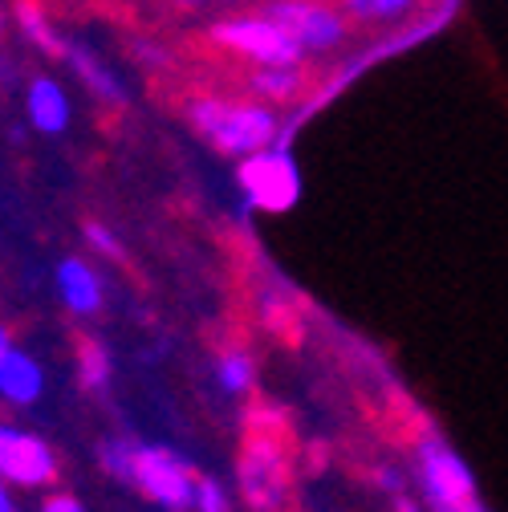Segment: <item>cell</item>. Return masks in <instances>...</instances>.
Here are the masks:
<instances>
[{
  "mask_svg": "<svg viewBox=\"0 0 508 512\" xmlns=\"http://www.w3.org/2000/svg\"><path fill=\"white\" fill-rule=\"evenodd\" d=\"M183 118L192 122V131L216 147L220 155L232 159H248L261 155L277 143L281 122L277 110L257 102V98H216V94H200L183 102Z\"/></svg>",
  "mask_w": 508,
  "mask_h": 512,
  "instance_id": "obj_1",
  "label": "cell"
},
{
  "mask_svg": "<svg viewBox=\"0 0 508 512\" xmlns=\"http://www.w3.org/2000/svg\"><path fill=\"white\" fill-rule=\"evenodd\" d=\"M208 41L224 49L228 57H240L248 66H301L305 53L293 45V37L265 13H224L208 25Z\"/></svg>",
  "mask_w": 508,
  "mask_h": 512,
  "instance_id": "obj_2",
  "label": "cell"
},
{
  "mask_svg": "<svg viewBox=\"0 0 508 512\" xmlns=\"http://www.w3.org/2000/svg\"><path fill=\"white\" fill-rule=\"evenodd\" d=\"M261 9L293 37V45L305 57L334 53L354 33V21L338 5H330V0H269V5H261Z\"/></svg>",
  "mask_w": 508,
  "mask_h": 512,
  "instance_id": "obj_3",
  "label": "cell"
},
{
  "mask_svg": "<svg viewBox=\"0 0 508 512\" xmlns=\"http://www.w3.org/2000/svg\"><path fill=\"white\" fill-rule=\"evenodd\" d=\"M240 496L252 512H281L289 496V464L273 435H252L240 452Z\"/></svg>",
  "mask_w": 508,
  "mask_h": 512,
  "instance_id": "obj_4",
  "label": "cell"
},
{
  "mask_svg": "<svg viewBox=\"0 0 508 512\" xmlns=\"http://www.w3.org/2000/svg\"><path fill=\"white\" fill-rule=\"evenodd\" d=\"M419 480H423V492L435 512H460L476 500L472 468L439 435L419 439Z\"/></svg>",
  "mask_w": 508,
  "mask_h": 512,
  "instance_id": "obj_5",
  "label": "cell"
},
{
  "mask_svg": "<svg viewBox=\"0 0 508 512\" xmlns=\"http://www.w3.org/2000/svg\"><path fill=\"white\" fill-rule=\"evenodd\" d=\"M196 472L167 447H135V484L163 508L187 512L196 508Z\"/></svg>",
  "mask_w": 508,
  "mask_h": 512,
  "instance_id": "obj_6",
  "label": "cell"
},
{
  "mask_svg": "<svg viewBox=\"0 0 508 512\" xmlns=\"http://www.w3.org/2000/svg\"><path fill=\"white\" fill-rule=\"evenodd\" d=\"M240 187L261 212H285L297 204V191H301L297 163L289 159V151H277V147L248 155L240 159Z\"/></svg>",
  "mask_w": 508,
  "mask_h": 512,
  "instance_id": "obj_7",
  "label": "cell"
},
{
  "mask_svg": "<svg viewBox=\"0 0 508 512\" xmlns=\"http://www.w3.org/2000/svg\"><path fill=\"white\" fill-rule=\"evenodd\" d=\"M0 480H13L17 488H45L57 480V456L41 435L0 423Z\"/></svg>",
  "mask_w": 508,
  "mask_h": 512,
  "instance_id": "obj_8",
  "label": "cell"
},
{
  "mask_svg": "<svg viewBox=\"0 0 508 512\" xmlns=\"http://www.w3.org/2000/svg\"><path fill=\"white\" fill-rule=\"evenodd\" d=\"M53 281H57L61 305H66L74 317H94V313H102L106 293H102V277L94 273L90 261H82V256H66V261L57 265Z\"/></svg>",
  "mask_w": 508,
  "mask_h": 512,
  "instance_id": "obj_9",
  "label": "cell"
},
{
  "mask_svg": "<svg viewBox=\"0 0 508 512\" xmlns=\"http://www.w3.org/2000/svg\"><path fill=\"white\" fill-rule=\"evenodd\" d=\"M25 114L37 135H66L74 122V102L66 86L53 78H33L25 90Z\"/></svg>",
  "mask_w": 508,
  "mask_h": 512,
  "instance_id": "obj_10",
  "label": "cell"
},
{
  "mask_svg": "<svg viewBox=\"0 0 508 512\" xmlns=\"http://www.w3.org/2000/svg\"><path fill=\"white\" fill-rule=\"evenodd\" d=\"M41 395H45V370L37 366V358H29L17 346L0 354V399L9 407H33Z\"/></svg>",
  "mask_w": 508,
  "mask_h": 512,
  "instance_id": "obj_11",
  "label": "cell"
},
{
  "mask_svg": "<svg viewBox=\"0 0 508 512\" xmlns=\"http://www.w3.org/2000/svg\"><path fill=\"white\" fill-rule=\"evenodd\" d=\"M244 90L265 106H289L309 90V78L301 66H252L244 74Z\"/></svg>",
  "mask_w": 508,
  "mask_h": 512,
  "instance_id": "obj_12",
  "label": "cell"
},
{
  "mask_svg": "<svg viewBox=\"0 0 508 512\" xmlns=\"http://www.w3.org/2000/svg\"><path fill=\"white\" fill-rule=\"evenodd\" d=\"M61 61H70V70L82 78V86L98 98V102H110V106H122L126 102V86H122V78L110 70V66H102V61L86 49V45H66V57Z\"/></svg>",
  "mask_w": 508,
  "mask_h": 512,
  "instance_id": "obj_13",
  "label": "cell"
},
{
  "mask_svg": "<svg viewBox=\"0 0 508 512\" xmlns=\"http://www.w3.org/2000/svg\"><path fill=\"white\" fill-rule=\"evenodd\" d=\"M423 0H338V9L358 25V29H387L403 25Z\"/></svg>",
  "mask_w": 508,
  "mask_h": 512,
  "instance_id": "obj_14",
  "label": "cell"
},
{
  "mask_svg": "<svg viewBox=\"0 0 508 512\" xmlns=\"http://www.w3.org/2000/svg\"><path fill=\"white\" fill-rule=\"evenodd\" d=\"M13 21H17V29H21L41 53H49V57H66V45H70V41H61V37H57L49 13L37 5V0H17V5H13Z\"/></svg>",
  "mask_w": 508,
  "mask_h": 512,
  "instance_id": "obj_15",
  "label": "cell"
},
{
  "mask_svg": "<svg viewBox=\"0 0 508 512\" xmlns=\"http://www.w3.org/2000/svg\"><path fill=\"white\" fill-rule=\"evenodd\" d=\"M216 382L228 395H244L252 382H257V366H252V358L244 350H224L216 358Z\"/></svg>",
  "mask_w": 508,
  "mask_h": 512,
  "instance_id": "obj_16",
  "label": "cell"
},
{
  "mask_svg": "<svg viewBox=\"0 0 508 512\" xmlns=\"http://www.w3.org/2000/svg\"><path fill=\"white\" fill-rule=\"evenodd\" d=\"M110 370H114L110 350H106L102 342H94V338H82V342H78V378H82V387H90V391L106 387Z\"/></svg>",
  "mask_w": 508,
  "mask_h": 512,
  "instance_id": "obj_17",
  "label": "cell"
},
{
  "mask_svg": "<svg viewBox=\"0 0 508 512\" xmlns=\"http://www.w3.org/2000/svg\"><path fill=\"white\" fill-rule=\"evenodd\" d=\"M98 460H102V468H106L114 480L135 484V443L110 439V443H102V447H98Z\"/></svg>",
  "mask_w": 508,
  "mask_h": 512,
  "instance_id": "obj_18",
  "label": "cell"
},
{
  "mask_svg": "<svg viewBox=\"0 0 508 512\" xmlns=\"http://www.w3.org/2000/svg\"><path fill=\"white\" fill-rule=\"evenodd\" d=\"M196 512H232V500L220 480H212V476L196 480Z\"/></svg>",
  "mask_w": 508,
  "mask_h": 512,
  "instance_id": "obj_19",
  "label": "cell"
},
{
  "mask_svg": "<svg viewBox=\"0 0 508 512\" xmlns=\"http://www.w3.org/2000/svg\"><path fill=\"white\" fill-rule=\"evenodd\" d=\"M82 236H86V244L94 248V252H102V256H110V261H118L122 256V244H118V236L106 228V224H98V220H90L86 228H82Z\"/></svg>",
  "mask_w": 508,
  "mask_h": 512,
  "instance_id": "obj_20",
  "label": "cell"
},
{
  "mask_svg": "<svg viewBox=\"0 0 508 512\" xmlns=\"http://www.w3.org/2000/svg\"><path fill=\"white\" fill-rule=\"evenodd\" d=\"M41 512H86V504L70 492H53V496L41 500Z\"/></svg>",
  "mask_w": 508,
  "mask_h": 512,
  "instance_id": "obj_21",
  "label": "cell"
},
{
  "mask_svg": "<svg viewBox=\"0 0 508 512\" xmlns=\"http://www.w3.org/2000/svg\"><path fill=\"white\" fill-rule=\"evenodd\" d=\"M175 9H212V5H240V0H167Z\"/></svg>",
  "mask_w": 508,
  "mask_h": 512,
  "instance_id": "obj_22",
  "label": "cell"
},
{
  "mask_svg": "<svg viewBox=\"0 0 508 512\" xmlns=\"http://www.w3.org/2000/svg\"><path fill=\"white\" fill-rule=\"evenodd\" d=\"M0 512H17L13 492H9V480H0Z\"/></svg>",
  "mask_w": 508,
  "mask_h": 512,
  "instance_id": "obj_23",
  "label": "cell"
},
{
  "mask_svg": "<svg viewBox=\"0 0 508 512\" xmlns=\"http://www.w3.org/2000/svg\"><path fill=\"white\" fill-rule=\"evenodd\" d=\"M13 346H17V342H13V334H9L5 326H0V354H5V350H13Z\"/></svg>",
  "mask_w": 508,
  "mask_h": 512,
  "instance_id": "obj_24",
  "label": "cell"
},
{
  "mask_svg": "<svg viewBox=\"0 0 508 512\" xmlns=\"http://www.w3.org/2000/svg\"><path fill=\"white\" fill-rule=\"evenodd\" d=\"M395 512H423L415 500H395Z\"/></svg>",
  "mask_w": 508,
  "mask_h": 512,
  "instance_id": "obj_25",
  "label": "cell"
},
{
  "mask_svg": "<svg viewBox=\"0 0 508 512\" xmlns=\"http://www.w3.org/2000/svg\"><path fill=\"white\" fill-rule=\"evenodd\" d=\"M460 512H488V508H484L480 500H472V504H468V508H460Z\"/></svg>",
  "mask_w": 508,
  "mask_h": 512,
  "instance_id": "obj_26",
  "label": "cell"
},
{
  "mask_svg": "<svg viewBox=\"0 0 508 512\" xmlns=\"http://www.w3.org/2000/svg\"><path fill=\"white\" fill-rule=\"evenodd\" d=\"M0 29H5V5H0Z\"/></svg>",
  "mask_w": 508,
  "mask_h": 512,
  "instance_id": "obj_27",
  "label": "cell"
}]
</instances>
